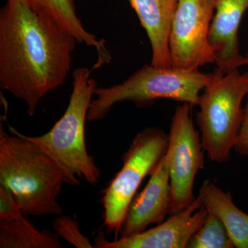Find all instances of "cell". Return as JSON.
<instances>
[{
	"instance_id": "20",
	"label": "cell",
	"mask_w": 248,
	"mask_h": 248,
	"mask_svg": "<svg viewBox=\"0 0 248 248\" xmlns=\"http://www.w3.org/2000/svg\"><path fill=\"white\" fill-rule=\"evenodd\" d=\"M246 66H247L248 67V51L247 54H246Z\"/></svg>"
},
{
	"instance_id": "14",
	"label": "cell",
	"mask_w": 248,
	"mask_h": 248,
	"mask_svg": "<svg viewBox=\"0 0 248 248\" xmlns=\"http://www.w3.org/2000/svg\"><path fill=\"white\" fill-rule=\"evenodd\" d=\"M198 197L202 206L216 215L226 227L234 248H248V215L235 205L231 192L205 180Z\"/></svg>"
},
{
	"instance_id": "16",
	"label": "cell",
	"mask_w": 248,
	"mask_h": 248,
	"mask_svg": "<svg viewBox=\"0 0 248 248\" xmlns=\"http://www.w3.org/2000/svg\"><path fill=\"white\" fill-rule=\"evenodd\" d=\"M189 248H233L234 244L219 218L208 212L203 225L192 236Z\"/></svg>"
},
{
	"instance_id": "7",
	"label": "cell",
	"mask_w": 248,
	"mask_h": 248,
	"mask_svg": "<svg viewBox=\"0 0 248 248\" xmlns=\"http://www.w3.org/2000/svg\"><path fill=\"white\" fill-rule=\"evenodd\" d=\"M192 106H178L171 120L166 156L170 174L169 216L187 208L195 200V178L203 169L204 149L192 117Z\"/></svg>"
},
{
	"instance_id": "6",
	"label": "cell",
	"mask_w": 248,
	"mask_h": 248,
	"mask_svg": "<svg viewBox=\"0 0 248 248\" xmlns=\"http://www.w3.org/2000/svg\"><path fill=\"white\" fill-rule=\"evenodd\" d=\"M169 135L158 128L141 130L123 156L122 169L103 192L104 225L118 236L129 207L143 179L166 155Z\"/></svg>"
},
{
	"instance_id": "10",
	"label": "cell",
	"mask_w": 248,
	"mask_h": 248,
	"mask_svg": "<svg viewBox=\"0 0 248 248\" xmlns=\"http://www.w3.org/2000/svg\"><path fill=\"white\" fill-rule=\"evenodd\" d=\"M170 184L166 155L159 161L143 190L135 197L124 220L120 237L126 238L160 224L169 215Z\"/></svg>"
},
{
	"instance_id": "5",
	"label": "cell",
	"mask_w": 248,
	"mask_h": 248,
	"mask_svg": "<svg viewBox=\"0 0 248 248\" xmlns=\"http://www.w3.org/2000/svg\"><path fill=\"white\" fill-rule=\"evenodd\" d=\"M201 93L197 122L209 159L224 164L231 158L242 122V102L248 94V73L239 70L226 75L215 73Z\"/></svg>"
},
{
	"instance_id": "12",
	"label": "cell",
	"mask_w": 248,
	"mask_h": 248,
	"mask_svg": "<svg viewBox=\"0 0 248 248\" xmlns=\"http://www.w3.org/2000/svg\"><path fill=\"white\" fill-rule=\"evenodd\" d=\"M146 31L151 46V64L171 67L169 39L177 0H128Z\"/></svg>"
},
{
	"instance_id": "3",
	"label": "cell",
	"mask_w": 248,
	"mask_h": 248,
	"mask_svg": "<svg viewBox=\"0 0 248 248\" xmlns=\"http://www.w3.org/2000/svg\"><path fill=\"white\" fill-rule=\"evenodd\" d=\"M215 73L198 70L162 68L146 64L120 84L96 88L88 112L87 121L103 120L118 103L131 102L137 107L152 105L159 99H171L197 106L201 93Z\"/></svg>"
},
{
	"instance_id": "11",
	"label": "cell",
	"mask_w": 248,
	"mask_h": 248,
	"mask_svg": "<svg viewBox=\"0 0 248 248\" xmlns=\"http://www.w3.org/2000/svg\"><path fill=\"white\" fill-rule=\"evenodd\" d=\"M248 10V0H216L215 12L209 32V44L215 59V73L220 75L246 66L240 53L239 29Z\"/></svg>"
},
{
	"instance_id": "2",
	"label": "cell",
	"mask_w": 248,
	"mask_h": 248,
	"mask_svg": "<svg viewBox=\"0 0 248 248\" xmlns=\"http://www.w3.org/2000/svg\"><path fill=\"white\" fill-rule=\"evenodd\" d=\"M0 125V184L12 191L24 215H62L63 184L79 185L47 152L9 125Z\"/></svg>"
},
{
	"instance_id": "18",
	"label": "cell",
	"mask_w": 248,
	"mask_h": 248,
	"mask_svg": "<svg viewBox=\"0 0 248 248\" xmlns=\"http://www.w3.org/2000/svg\"><path fill=\"white\" fill-rule=\"evenodd\" d=\"M24 216L16 196L9 187L0 184V221H11Z\"/></svg>"
},
{
	"instance_id": "13",
	"label": "cell",
	"mask_w": 248,
	"mask_h": 248,
	"mask_svg": "<svg viewBox=\"0 0 248 248\" xmlns=\"http://www.w3.org/2000/svg\"><path fill=\"white\" fill-rule=\"evenodd\" d=\"M39 14L47 16L71 32L79 44L97 50V62L94 66L100 68L109 63L110 54L106 47L105 40L86 30L80 20L73 0H23Z\"/></svg>"
},
{
	"instance_id": "15",
	"label": "cell",
	"mask_w": 248,
	"mask_h": 248,
	"mask_svg": "<svg viewBox=\"0 0 248 248\" xmlns=\"http://www.w3.org/2000/svg\"><path fill=\"white\" fill-rule=\"evenodd\" d=\"M55 232L39 231L24 216L11 221H0L1 248H62Z\"/></svg>"
},
{
	"instance_id": "4",
	"label": "cell",
	"mask_w": 248,
	"mask_h": 248,
	"mask_svg": "<svg viewBox=\"0 0 248 248\" xmlns=\"http://www.w3.org/2000/svg\"><path fill=\"white\" fill-rule=\"evenodd\" d=\"M73 91L63 116L48 133L38 137L24 135L48 153L75 181L84 179L94 186L101 170L88 153L85 127L94 91L98 87L92 70L80 67L73 71Z\"/></svg>"
},
{
	"instance_id": "9",
	"label": "cell",
	"mask_w": 248,
	"mask_h": 248,
	"mask_svg": "<svg viewBox=\"0 0 248 248\" xmlns=\"http://www.w3.org/2000/svg\"><path fill=\"white\" fill-rule=\"evenodd\" d=\"M208 211L200 197L181 213L171 215L155 228L126 238L108 241L103 234L94 241L95 248H185L203 225Z\"/></svg>"
},
{
	"instance_id": "1",
	"label": "cell",
	"mask_w": 248,
	"mask_h": 248,
	"mask_svg": "<svg viewBox=\"0 0 248 248\" xmlns=\"http://www.w3.org/2000/svg\"><path fill=\"white\" fill-rule=\"evenodd\" d=\"M79 44L71 32L23 0L0 10V88L36 113L49 93L64 84Z\"/></svg>"
},
{
	"instance_id": "19",
	"label": "cell",
	"mask_w": 248,
	"mask_h": 248,
	"mask_svg": "<svg viewBox=\"0 0 248 248\" xmlns=\"http://www.w3.org/2000/svg\"><path fill=\"white\" fill-rule=\"evenodd\" d=\"M234 150L239 155H248V94L247 102L244 108L242 122L235 141Z\"/></svg>"
},
{
	"instance_id": "17",
	"label": "cell",
	"mask_w": 248,
	"mask_h": 248,
	"mask_svg": "<svg viewBox=\"0 0 248 248\" xmlns=\"http://www.w3.org/2000/svg\"><path fill=\"white\" fill-rule=\"evenodd\" d=\"M53 228L55 232L70 244L77 248H93L89 238L80 231L79 224L76 220L69 216L59 215L54 219Z\"/></svg>"
},
{
	"instance_id": "8",
	"label": "cell",
	"mask_w": 248,
	"mask_h": 248,
	"mask_svg": "<svg viewBox=\"0 0 248 248\" xmlns=\"http://www.w3.org/2000/svg\"><path fill=\"white\" fill-rule=\"evenodd\" d=\"M216 0H177L170 32L171 67L198 70L216 63L209 32Z\"/></svg>"
}]
</instances>
